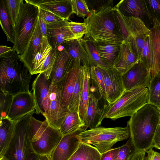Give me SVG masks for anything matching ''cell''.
Wrapping results in <instances>:
<instances>
[{
    "label": "cell",
    "mask_w": 160,
    "mask_h": 160,
    "mask_svg": "<svg viewBox=\"0 0 160 160\" xmlns=\"http://www.w3.org/2000/svg\"><path fill=\"white\" fill-rule=\"evenodd\" d=\"M112 6L106 5L90 10L83 22L88 28L84 38L95 43L112 44H120L124 40L119 18Z\"/></svg>",
    "instance_id": "obj_1"
},
{
    "label": "cell",
    "mask_w": 160,
    "mask_h": 160,
    "mask_svg": "<svg viewBox=\"0 0 160 160\" xmlns=\"http://www.w3.org/2000/svg\"><path fill=\"white\" fill-rule=\"evenodd\" d=\"M160 124L159 108L148 103L130 117L127 125L135 152H146L152 148L153 138Z\"/></svg>",
    "instance_id": "obj_2"
},
{
    "label": "cell",
    "mask_w": 160,
    "mask_h": 160,
    "mask_svg": "<svg viewBox=\"0 0 160 160\" xmlns=\"http://www.w3.org/2000/svg\"><path fill=\"white\" fill-rule=\"evenodd\" d=\"M0 91L12 96L29 92L32 75L14 48L0 55Z\"/></svg>",
    "instance_id": "obj_3"
},
{
    "label": "cell",
    "mask_w": 160,
    "mask_h": 160,
    "mask_svg": "<svg viewBox=\"0 0 160 160\" xmlns=\"http://www.w3.org/2000/svg\"><path fill=\"white\" fill-rule=\"evenodd\" d=\"M34 110L15 122L12 139L4 156L8 160H36L38 154L32 148L30 138L31 124Z\"/></svg>",
    "instance_id": "obj_4"
},
{
    "label": "cell",
    "mask_w": 160,
    "mask_h": 160,
    "mask_svg": "<svg viewBox=\"0 0 160 160\" xmlns=\"http://www.w3.org/2000/svg\"><path fill=\"white\" fill-rule=\"evenodd\" d=\"M39 13L38 6L28 0L23 1L14 28V42L13 48L20 55L23 53L34 32Z\"/></svg>",
    "instance_id": "obj_5"
},
{
    "label": "cell",
    "mask_w": 160,
    "mask_h": 160,
    "mask_svg": "<svg viewBox=\"0 0 160 160\" xmlns=\"http://www.w3.org/2000/svg\"><path fill=\"white\" fill-rule=\"evenodd\" d=\"M76 137L80 141L94 145L102 154L111 149L117 142L130 137V133L127 125L125 127L99 126L82 132Z\"/></svg>",
    "instance_id": "obj_6"
},
{
    "label": "cell",
    "mask_w": 160,
    "mask_h": 160,
    "mask_svg": "<svg viewBox=\"0 0 160 160\" xmlns=\"http://www.w3.org/2000/svg\"><path fill=\"white\" fill-rule=\"evenodd\" d=\"M148 88L137 87L125 91L118 100L110 104L105 118L115 120L131 116L148 103Z\"/></svg>",
    "instance_id": "obj_7"
},
{
    "label": "cell",
    "mask_w": 160,
    "mask_h": 160,
    "mask_svg": "<svg viewBox=\"0 0 160 160\" xmlns=\"http://www.w3.org/2000/svg\"><path fill=\"white\" fill-rule=\"evenodd\" d=\"M62 137L60 130L52 126L46 120L42 121L32 117L30 138L36 154L51 155Z\"/></svg>",
    "instance_id": "obj_8"
},
{
    "label": "cell",
    "mask_w": 160,
    "mask_h": 160,
    "mask_svg": "<svg viewBox=\"0 0 160 160\" xmlns=\"http://www.w3.org/2000/svg\"><path fill=\"white\" fill-rule=\"evenodd\" d=\"M115 8L122 26L124 40L131 43L139 61H141L142 50L151 31L140 19L124 16Z\"/></svg>",
    "instance_id": "obj_9"
},
{
    "label": "cell",
    "mask_w": 160,
    "mask_h": 160,
    "mask_svg": "<svg viewBox=\"0 0 160 160\" xmlns=\"http://www.w3.org/2000/svg\"><path fill=\"white\" fill-rule=\"evenodd\" d=\"M65 78L57 82L50 83L48 106L43 115L50 125L59 130L69 111L63 108L61 103Z\"/></svg>",
    "instance_id": "obj_10"
},
{
    "label": "cell",
    "mask_w": 160,
    "mask_h": 160,
    "mask_svg": "<svg viewBox=\"0 0 160 160\" xmlns=\"http://www.w3.org/2000/svg\"><path fill=\"white\" fill-rule=\"evenodd\" d=\"M87 109L84 122L88 128L91 129L100 126L110 105L102 97L98 88L91 81Z\"/></svg>",
    "instance_id": "obj_11"
},
{
    "label": "cell",
    "mask_w": 160,
    "mask_h": 160,
    "mask_svg": "<svg viewBox=\"0 0 160 160\" xmlns=\"http://www.w3.org/2000/svg\"><path fill=\"white\" fill-rule=\"evenodd\" d=\"M115 7L124 16L140 19L150 30L152 27L154 18L146 0H122Z\"/></svg>",
    "instance_id": "obj_12"
},
{
    "label": "cell",
    "mask_w": 160,
    "mask_h": 160,
    "mask_svg": "<svg viewBox=\"0 0 160 160\" xmlns=\"http://www.w3.org/2000/svg\"><path fill=\"white\" fill-rule=\"evenodd\" d=\"M98 67L103 77L106 100L113 103L125 91L122 75L113 67Z\"/></svg>",
    "instance_id": "obj_13"
},
{
    "label": "cell",
    "mask_w": 160,
    "mask_h": 160,
    "mask_svg": "<svg viewBox=\"0 0 160 160\" xmlns=\"http://www.w3.org/2000/svg\"><path fill=\"white\" fill-rule=\"evenodd\" d=\"M37 105L33 94L30 91L13 96L8 118L15 122L35 110Z\"/></svg>",
    "instance_id": "obj_14"
},
{
    "label": "cell",
    "mask_w": 160,
    "mask_h": 160,
    "mask_svg": "<svg viewBox=\"0 0 160 160\" xmlns=\"http://www.w3.org/2000/svg\"><path fill=\"white\" fill-rule=\"evenodd\" d=\"M68 20L47 24V38L53 49L72 40L77 39L71 31Z\"/></svg>",
    "instance_id": "obj_15"
},
{
    "label": "cell",
    "mask_w": 160,
    "mask_h": 160,
    "mask_svg": "<svg viewBox=\"0 0 160 160\" xmlns=\"http://www.w3.org/2000/svg\"><path fill=\"white\" fill-rule=\"evenodd\" d=\"M125 91L135 87H148L151 80L150 71L145 65L139 61L125 73L122 75Z\"/></svg>",
    "instance_id": "obj_16"
},
{
    "label": "cell",
    "mask_w": 160,
    "mask_h": 160,
    "mask_svg": "<svg viewBox=\"0 0 160 160\" xmlns=\"http://www.w3.org/2000/svg\"><path fill=\"white\" fill-rule=\"evenodd\" d=\"M50 83L43 72L39 73L32 85L33 95L36 102L35 113L43 115L48 106Z\"/></svg>",
    "instance_id": "obj_17"
},
{
    "label": "cell",
    "mask_w": 160,
    "mask_h": 160,
    "mask_svg": "<svg viewBox=\"0 0 160 160\" xmlns=\"http://www.w3.org/2000/svg\"><path fill=\"white\" fill-rule=\"evenodd\" d=\"M83 130L63 136L51 154V160H68L78 148L81 141L77 135Z\"/></svg>",
    "instance_id": "obj_18"
},
{
    "label": "cell",
    "mask_w": 160,
    "mask_h": 160,
    "mask_svg": "<svg viewBox=\"0 0 160 160\" xmlns=\"http://www.w3.org/2000/svg\"><path fill=\"white\" fill-rule=\"evenodd\" d=\"M119 46V50L114 61L113 67L122 75L139 61L129 42L124 40Z\"/></svg>",
    "instance_id": "obj_19"
},
{
    "label": "cell",
    "mask_w": 160,
    "mask_h": 160,
    "mask_svg": "<svg viewBox=\"0 0 160 160\" xmlns=\"http://www.w3.org/2000/svg\"><path fill=\"white\" fill-rule=\"evenodd\" d=\"M73 59L64 48L58 49L56 58L51 73L50 83L57 82L65 78L72 68Z\"/></svg>",
    "instance_id": "obj_20"
},
{
    "label": "cell",
    "mask_w": 160,
    "mask_h": 160,
    "mask_svg": "<svg viewBox=\"0 0 160 160\" xmlns=\"http://www.w3.org/2000/svg\"><path fill=\"white\" fill-rule=\"evenodd\" d=\"M149 45L151 56V79L160 71V23L155 18L150 29Z\"/></svg>",
    "instance_id": "obj_21"
},
{
    "label": "cell",
    "mask_w": 160,
    "mask_h": 160,
    "mask_svg": "<svg viewBox=\"0 0 160 160\" xmlns=\"http://www.w3.org/2000/svg\"><path fill=\"white\" fill-rule=\"evenodd\" d=\"M82 66L79 59H73L72 66L66 77L61 103L62 107L67 110H69V107L76 80Z\"/></svg>",
    "instance_id": "obj_22"
},
{
    "label": "cell",
    "mask_w": 160,
    "mask_h": 160,
    "mask_svg": "<svg viewBox=\"0 0 160 160\" xmlns=\"http://www.w3.org/2000/svg\"><path fill=\"white\" fill-rule=\"evenodd\" d=\"M30 2L48 10L68 20L72 14L71 0H30Z\"/></svg>",
    "instance_id": "obj_23"
},
{
    "label": "cell",
    "mask_w": 160,
    "mask_h": 160,
    "mask_svg": "<svg viewBox=\"0 0 160 160\" xmlns=\"http://www.w3.org/2000/svg\"><path fill=\"white\" fill-rule=\"evenodd\" d=\"M43 37L38 17L34 32L23 53L20 55L28 70L32 61L41 48Z\"/></svg>",
    "instance_id": "obj_24"
},
{
    "label": "cell",
    "mask_w": 160,
    "mask_h": 160,
    "mask_svg": "<svg viewBox=\"0 0 160 160\" xmlns=\"http://www.w3.org/2000/svg\"><path fill=\"white\" fill-rule=\"evenodd\" d=\"M87 128L85 122L80 118L78 112L71 109L62 122L59 130L63 136L79 130L85 131Z\"/></svg>",
    "instance_id": "obj_25"
},
{
    "label": "cell",
    "mask_w": 160,
    "mask_h": 160,
    "mask_svg": "<svg viewBox=\"0 0 160 160\" xmlns=\"http://www.w3.org/2000/svg\"><path fill=\"white\" fill-rule=\"evenodd\" d=\"M15 122L8 117L0 118V158L4 157L12 138Z\"/></svg>",
    "instance_id": "obj_26"
},
{
    "label": "cell",
    "mask_w": 160,
    "mask_h": 160,
    "mask_svg": "<svg viewBox=\"0 0 160 160\" xmlns=\"http://www.w3.org/2000/svg\"><path fill=\"white\" fill-rule=\"evenodd\" d=\"M62 46L73 59H79L82 65L90 67V60L83 45L82 38L70 41Z\"/></svg>",
    "instance_id": "obj_27"
},
{
    "label": "cell",
    "mask_w": 160,
    "mask_h": 160,
    "mask_svg": "<svg viewBox=\"0 0 160 160\" xmlns=\"http://www.w3.org/2000/svg\"><path fill=\"white\" fill-rule=\"evenodd\" d=\"M83 66L84 78L80 98L78 113L80 118L84 122L88 102L91 80L90 67L85 65Z\"/></svg>",
    "instance_id": "obj_28"
},
{
    "label": "cell",
    "mask_w": 160,
    "mask_h": 160,
    "mask_svg": "<svg viewBox=\"0 0 160 160\" xmlns=\"http://www.w3.org/2000/svg\"><path fill=\"white\" fill-rule=\"evenodd\" d=\"M52 49L47 38L43 36L41 48L32 61L29 69L32 75L42 72L45 60Z\"/></svg>",
    "instance_id": "obj_29"
},
{
    "label": "cell",
    "mask_w": 160,
    "mask_h": 160,
    "mask_svg": "<svg viewBox=\"0 0 160 160\" xmlns=\"http://www.w3.org/2000/svg\"><path fill=\"white\" fill-rule=\"evenodd\" d=\"M95 43L99 56L102 62L108 67H113L114 61L119 50L120 44Z\"/></svg>",
    "instance_id": "obj_30"
},
{
    "label": "cell",
    "mask_w": 160,
    "mask_h": 160,
    "mask_svg": "<svg viewBox=\"0 0 160 160\" xmlns=\"http://www.w3.org/2000/svg\"><path fill=\"white\" fill-rule=\"evenodd\" d=\"M101 154L91 145L81 141L78 148L68 160H101Z\"/></svg>",
    "instance_id": "obj_31"
},
{
    "label": "cell",
    "mask_w": 160,
    "mask_h": 160,
    "mask_svg": "<svg viewBox=\"0 0 160 160\" xmlns=\"http://www.w3.org/2000/svg\"><path fill=\"white\" fill-rule=\"evenodd\" d=\"M0 23L5 33L7 41L14 42V28L11 22L6 6L5 0H2L0 3Z\"/></svg>",
    "instance_id": "obj_32"
},
{
    "label": "cell",
    "mask_w": 160,
    "mask_h": 160,
    "mask_svg": "<svg viewBox=\"0 0 160 160\" xmlns=\"http://www.w3.org/2000/svg\"><path fill=\"white\" fill-rule=\"evenodd\" d=\"M148 88V103L160 108V71L150 81Z\"/></svg>",
    "instance_id": "obj_33"
},
{
    "label": "cell",
    "mask_w": 160,
    "mask_h": 160,
    "mask_svg": "<svg viewBox=\"0 0 160 160\" xmlns=\"http://www.w3.org/2000/svg\"><path fill=\"white\" fill-rule=\"evenodd\" d=\"M82 42L89 57L90 67L95 66L98 67H109L104 64L101 60L98 53L95 42L86 38H82Z\"/></svg>",
    "instance_id": "obj_34"
},
{
    "label": "cell",
    "mask_w": 160,
    "mask_h": 160,
    "mask_svg": "<svg viewBox=\"0 0 160 160\" xmlns=\"http://www.w3.org/2000/svg\"><path fill=\"white\" fill-rule=\"evenodd\" d=\"M84 78V68L82 65L81 70L78 76L75 85L69 110L73 109L78 112V108L81 92Z\"/></svg>",
    "instance_id": "obj_35"
},
{
    "label": "cell",
    "mask_w": 160,
    "mask_h": 160,
    "mask_svg": "<svg viewBox=\"0 0 160 160\" xmlns=\"http://www.w3.org/2000/svg\"><path fill=\"white\" fill-rule=\"evenodd\" d=\"M91 82L96 86L101 95L106 99V91L103 75L98 67L93 66L89 68Z\"/></svg>",
    "instance_id": "obj_36"
},
{
    "label": "cell",
    "mask_w": 160,
    "mask_h": 160,
    "mask_svg": "<svg viewBox=\"0 0 160 160\" xmlns=\"http://www.w3.org/2000/svg\"><path fill=\"white\" fill-rule=\"evenodd\" d=\"M23 0H5L8 14L13 28L19 14Z\"/></svg>",
    "instance_id": "obj_37"
},
{
    "label": "cell",
    "mask_w": 160,
    "mask_h": 160,
    "mask_svg": "<svg viewBox=\"0 0 160 160\" xmlns=\"http://www.w3.org/2000/svg\"><path fill=\"white\" fill-rule=\"evenodd\" d=\"M71 2L73 13L84 19L88 16L90 12L85 0H71Z\"/></svg>",
    "instance_id": "obj_38"
},
{
    "label": "cell",
    "mask_w": 160,
    "mask_h": 160,
    "mask_svg": "<svg viewBox=\"0 0 160 160\" xmlns=\"http://www.w3.org/2000/svg\"><path fill=\"white\" fill-rule=\"evenodd\" d=\"M12 97L7 93L0 91V118L7 117L11 107Z\"/></svg>",
    "instance_id": "obj_39"
},
{
    "label": "cell",
    "mask_w": 160,
    "mask_h": 160,
    "mask_svg": "<svg viewBox=\"0 0 160 160\" xmlns=\"http://www.w3.org/2000/svg\"><path fill=\"white\" fill-rule=\"evenodd\" d=\"M131 139L129 137L126 143L120 147L116 160H129L135 152Z\"/></svg>",
    "instance_id": "obj_40"
},
{
    "label": "cell",
    "mask_w": 160,
    "mask_h": 160,
    "mask_svg": "<svg viewBox=\"0 0 160 160\" xmlns=\"http://www.w3.org/2000/svg\"><path fill=\"white\" fill-rule=\"evenodd\" d=\"M57 49H53L51 51L47 57L42 68V72H43L47 78L49 79L53 66L56 58Z\"/></svg>",
    "instance_id": "obj_41"
},
{
    "label": "cell",
    "mask_w": 160,
    "mask_h": 160,
    "mask_svg": "<svg viewBox=\"0 0 160 160\" xmlns=\"http://www.w3.org/2000/svg\"><path fill=\"white\" fill-rule=\"evenodd\" d=\"M70 29L77 39L82 38L88 31V27L84 22H79L73 21L68 22Z\"/></svg>",
    "instance_id": "obj_42"
},
{
    "label": "cell",
    "mask_w": 160,
    "mask_h": 160,
    "mask_svg": "<svg viewBox=\"0 0 160 160\" xmlns=\"http://www.w3.org/2000/svg\"><path fill=\"white\" fill-rule=\"evenodd\" d=\"M141 62L145 65L150 72L151 65V56L149 45V37L146 41L145 44L142 49V59Z\"/></svg>",
    "instance_id": "obj_43"
},
{
    "label": "cell",
    "mask_w": 160,
    "mask_h": 160,
    "mask_svg": "<svg viewBox=\"0 0 160 160\" xmlns=\"http://www.w3.org/2000/svg\"><path fill=\"white\" fill-rule=\"evenodd\" d=\"M38 7L39 11L44 18L47 24L65 20L55 13L39 6Z\"/></svg>",
    "instance_id": "obj_44"
},
{
    "label": "cell",
    "mask_w": 160,
    "mask_h": 160,
    "mask_svg": "<svg viewBox=\"0 0 160 160\" xmlns=\"http://www.w3.org/2000/svg\"><path fill=\"white\" fill-rule=\"evenodd\" d=\"M154 18L160 23V0H146Z\"/></svg>",
    "instance_id": "obj_45"
},
{
    "label": "cell",
    "mask_w": 160,
    "mask_h": 160,
    "mask_svg": "<svg viewBox=\"0 0 160 160\" xmlns=\"http://www.w3.org/2000/svg\"><path fill=\"white\" fill-rule=\"evenodd\" d=\"M120 147L111 149L101 154V160H116Z\"/></svg>",
    "instance_id": "obj_46"
},
{
    "label": "cell",
    "mask_w": 160,
    "mask_h": 160,
    "mask_svg": "<svg viewBox=\"0 0 160 160\" xmlns=\"http://www.w3.org/2000/svg\"><path fill=\"white\" fill-rule=\"evenodd\" d=\"M152 148L146 152L147 155L145 156L144 160H160V153L153 150Z\"/></svg>",
    "instance_id": "obj_47"
},
{
    "label": "cell",
    "mask_w": 160,
    "mask_h": 160,
    "mask_svg": "<svg viewBox=\"0 0 160 160\" xmlns=\"http://www.w3.org/2000/svg\"><path fill=\"white\" fill-rule=\"evenodd\" d=\"M41 30L43 36L47 38V23L43 16L39 10L38 16Z\"/></svg>",
    "instance_id": "obj_48"
},
{
    "label": "cell",
    "mask_w": 160,
    "mask_h": 160,
    "mask_svg": "<svg viewBox=\"0 0 160 160\" xmlns=\"http://www.w3.org/2000/svg\"><path fill=\"white\" fill-rule=\"evenodd\" d=\"M152 148L160 150V124L157 129L153 138Z\"/></svg>",
    "instance_id": "obj_49"
},
{
    "label": "cell",
    "mask_w": 160,
    "mask_h": 160,
    "mask_svg": "<svg viewBox=\"0 0 160 160\" xmlns=\"http://www.w3.org/2000/svg\"><path fill=\"white\" fill-rule=\"evenodd\" d=\"M146 153L144 151L135 152L129 160H144Z\"/></svg>",
    "instance_id": "obj_50"
},
{
    "label": "cell",
    "mask_w": 160,
    "mask_h": 160,
    "mask_svg": "<svg viewBox=\"0 0 160 160\" xmlns=\"http://www.w3.org/2000/svg\"><path fill=\"white\" fill-rule=\"evenodd\" d=\"M13 49V47H8L4 45H0V55L5 54Z\"/></svg>",
    "instance_id": "obj_51"
},
{
    "label": "cell",
    "mask_w": 160,
    "mask_h": 160,
    "mask_svg": "<svg viewBox=\"0 0 160 160\" xmlns=\"http://www.w3.org/2000/svg\"><path fill=\"white\" fill-rule=\"evenodd\" d=\"M36 160H51L50 155H38Z\"/></svg>",
    "instance_id": "obj_52"
},
{
    "label": "cell",
    "mask_w": 160,
    "mask_h": 160,
    "mask_svg": "<svg viewBox=\"0 0 160 160\" xmlns=\"http://www.w3.org/2000/svg\"><path fill=\"white\" fill-rule=\"evenodd\" d=\"M0 160H8L5 157H3L0 158Z\"/></svg>",
    "instance_id": "obj_53"
},
{
    "label": "cell",
    "mask_w": 160,
    "mask_h": 160,
    "mask_svg": "<svg viewBox=\"0 0 160 160\" xmlns=\"http://www.w3.org/2000/svg\"><path fill=\"white\" fill-rule=\"evenodd\" d=\"M159 109H160V108H159Z\"/></svg>",
    "instance_id": "obj_54"
}]
</instances>
